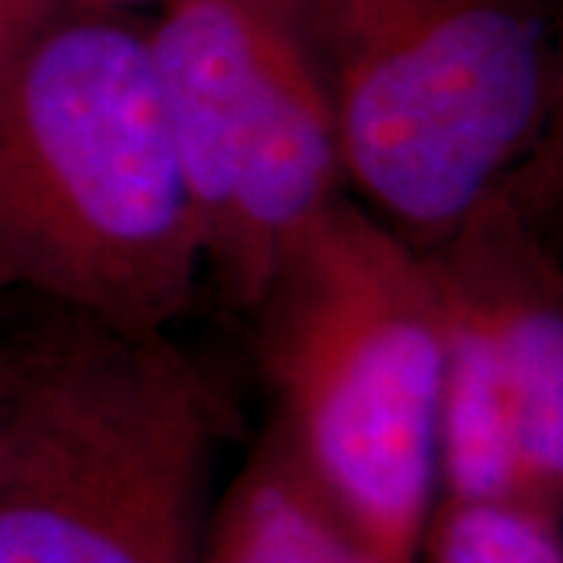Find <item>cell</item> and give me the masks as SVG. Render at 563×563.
I'll return each instance as SVG.
<instances>
[{
  "label": "cell",
  "mask_w": 563,
  "mask_h": 563,
  "mask_svg": "<svg viewBox=\"0 0 563 563\" xmlns=\"http://www.w3.org/2000/svg\"><path fill=\"white\" fill-rule=\"evenodd\" d=\"M201 276L147 25L60 0L0 66V298L163 335Z\"/></svg>",
  "instance_id": "1"
},
{
  "label": "cell",
  "mask_w": 563,
  "mask_h": 563,
  "mask_svg": "<svg viewBox=\"0 0 563 563\" xmlns=\"http://www.w3.org/2000/svg\"><path fill=\"white\" fill-rule=\"evenodd\" d=\"M344 188L429 251L554 139L558 0H291Z\"/></svg>",
  "instance_id": "2"
},
{
  "label": "cell",
  "mask_w": 563,
  "mask_h": 563,
  "mask_svg": "<svg viewBox=\"0 0 563 563\" xmlns=\"http://www.w3.org/2000/svg\"><path fill=\"white\" fill-rule=\"evenodd\" d=\"M282 426L313 479L395 561L439 470L444 313L429 263L347 191L244 310Z\"/></svg>",
  "instance_id": "3"
},
{
  "label": "cell",
  "mask_w": 563,
  "mask_h": 563,
  "mask_svg": "<svg viewBox=\"0 0 563 563\" xmlns=\"http://www.w3.org/2000/svg\"><path fill=\"white\" fill-rule=\"evenodd\" d=\"M203 273L235 310L344 195L335 122L291 0H163L147 25Z\"/></svg>",
  "instance_id": "4"
},
{
  "label": "cell",
  "mask_w": 563,
  "mask_h": 563,
  "mask_svg": "<svg viewBox=\"0 0 563 563\" xmlns=\"http://www.w3.org/2000/svg\"><path fill=\"white\" fill-rule=\"evenodd\" d=\"M561 154L548 139L422 251L444 313V388L507 410L520 483L563 473V282L551 242Z\"/></svg>",
  "instance_id": "5"
},
{
  "label": "cell",
  "mask_w": 563,
  "mask_h": 563,
  "mask_svg": "<svg viewBox=\"0 0 563 563\" xmlns=\"http://www.w3.org/2000/svg\"><path fill=\"white\" fill-rule=\"evenodd\" d=\"M217 563H376L325 517L322 504L288 473H266L235 504Z\"/></svg>",
  "instance_id": "6"
},
{
  "label": "cell",
  "mask_w": 563,
  "mask_h": 563,
  "mask_svg": "<svg viewBox=\"0 0 563 563\" xmlns=\"http://www.w3.org/2000/svg\"><path fill=\"white\" fill-rule=\"evenodd\" d=\"M439 563H563L536 517L510 504L461 501L444 523Z\"/></svg>",
  "instance_id": "7"
},
{
  "label": "cell",
  "mask_w": 563,
  "mask_h": 563,
  "mask_svg": "<svg viewBox=\"0 0 563 563\" xmlns=\"http://www.w3.org/2000/svg\"><path fill=\"white\" fill-rule=\"evenodd\" d=\"M60 0H0V66Z\"/></svg>",
  "instance_id": "8"
},
{
  "label": "cell",
  "mask_w": 563,
  "mask_h": 563,
  "mask_svg": "<svg viewBox=\"0 0 563 563\" xmlns=\"http://www.w3.org/2000/svg\"><path fill=\"white\" fill-rule=\"evenodd\" d=\"M0 563H69L57 551L22 536L16 526L0 520Z\"/></svg>",
  "instance_id": "9"
},
{
  "label": "cell",
  "mask_w": 563,
  "mask_h": 563,
  "mask_svg": "<svg viewBox=\"0 0 563 563\" xmlns=\"http://www.w3.org/2000/svg\"><path fill=\"white\" fill-rule=\"evenodd\" d=\"M13 373H16V339L13 342H0V410H3L7 395H10Z\"/></svg>",
  "instance_id": "10"
},
{
  "label": "cell",
  "mask_w": 563,
  "mask_h": 563,
  "mask_svg": "<svg viewBox=\"0 0 563 563\" xmlns=\"http://www.w3.org/2000/svg\"><path fill=\"white\" fill-rule=\"evenodd\" d=\"M69 3H81V7H103V10H122L125 3H139V0H69Z\"/></svg>",
  "instance_id": "11"
}]
</instances>
